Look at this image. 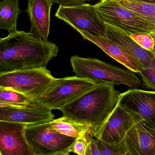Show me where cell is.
Returning a JSON list of instances; mask_svg holds the SVG:
<instances>
[{
  "instance_id": "obj_1",
  "label": "cell",
  "mask_w": 155,
  "mask_h": 155,
  "mask_svg": "<svg viewBox=\"0 0 155 155\" xmlns=\"http://www.w3.org/2000/svg\"><path fill=\"white\" fill-rule=\"evenodd\" d=\"M54 42L17 30L0 39V73L46 67L58 55Z\"/></svg>"
},
{
  "instance_id": "obj_2",
  "label": "cell",
  "mask_w": 155,
  "mask_h": 155,
  "mask_svg": "<svg viewBox=\"0 0 155 155\" xmlns=\"http://www.w3.org/2000/svg\"><path fill=\"white\" fill-rule=\"evenodd\" d=\"M114 85L100 83L60 110L63 116L90 126L94 137L119 104L120 93Z\"/></svg>"
},
{
  "instance_id": "obj_3",
  "label": "cell",
  "mask_w": 155,
  "mask_h": 155,
  "mask_svg": "<svg viewBox=\"0 0 155 155\" xmlns=\"http://www.w3.org/2000/svg\"><path fill=\"white\" fill-rule=\"evenodd\" d=\"M71 65L76 76L98 83L124 85L130 88H137L141 81L136 73L130 70H125L93 58H87L72 56Z\"/></svg>"
},
{
  "instance_id": "obj_4",
  "label": "cell",
  "mask_w": 155,
  "mask_h": 155,
  "mask_svg": "<svg viewBox=\"0 0 155 155\" xmlns=\"http://www.w3.org/2000/svg\"><path fill=\"white\" fill-rule=\"evenodd\" d=\"M46 67L0 73V88L9 89L32 99L46 94L56 83Z\"/></svg>"
},
{
  "instance_id": "obj_5",
  "label": "cell",
  "mask_w": 155,
  "mask_h": 155,
  "mask_svg": "<svg viewBox=\"0 0 155 155\" xmlns=\"http://www.w3.org/2000/svg\"><path fill=\"white\" fill-rule=\"evenodd\" d=\"M25 136L33 155H68L77 138L51 127L50 122L27 126Z\"/></svg>"
},
{
  "instance_id": "obj_6",
  "label": "cell",
  "mask_w": 155,
  "mask_h": 155,
  "mask_svg": "<svg viewBox=\"0 0 155 155\" xmlns=\"http://www.w3.org/2000/svg\"><path fill=\"white\" fill-rule=\"evenodd\" d=\"M99 83L76 76L58 78L46 94L33 100L51 110H61Z\"/></svg>"
},
{
  "instance_id": "obj_7",
  "label": "cell",
  "mask_w": 155,
  "mask_h": 155,
  "mask_svg": "<svg viewBox=\"0 0 155 155\" xmlns=\"http://www.w3.org/2000/svg\"><path fill=\"white\" fill-rule=\"evenodd\" d=\"M104 22L130 33L155 32V25L134 11L120 5L118 0L99 2L95 4Z\"/></svg>"
},
{
  "instance_id": "obj_8",
  "label": "cell",
  "mask_w": 155,
  "mask_h": 155,
  "mask_svg": "<svg viewBox=\"0 0 155 155\" xmlns=\"http://www.w3.org/2000/svg\"><path fill=\"white\" fill-rule=\"evenodd\" d=\"M55 17L74 28L106 37V24L95 5L83 3L73 6L60 5Z\"/></svg>"
},
{
  "instance_id": "obj_9",
  "label": "cell",
  "mask_w": 155,
  "mask_h": 155,
  "mask_svg": "<svg viewBox=\"0 0 155 155\" xmlns=\"http://www.w3.org/2000/svg\"><path fill=\"white\" fill-rule=\"evenodd\" d=\"M143 120L138 113L119 104L94 137L108 143H119L135 124Z\"/></svg>"
},
{
  "instance_id": "obj_10",
  "label": "cell",
  "mask_w": 155,
  "mask_h": 155,
  "mask_svg": "<svg viewBox=\"0 0 155 155\" xmlns=\"http://www.w3.org/2000/svg\"><path fill=\"white\" fill-rule=\"evenodd\" d=\"M27 125L0 120V155H33L25 136Z\"/></svg>"
},
{
  "instance_id": "obj_11",
  "label": "cell",
  "mask_w": 155,
  "mask_h": 155,
  "mask_svg": "<svg viewBox=\"0 0 155 155\" xmlns=\"http://www.w3.org/2000/svg\"><path fill=\"white\" fill-rule=\"evenodd\" d=\"M119 104L138 113L146 125L155 129V91L128 90L120 93Z\"/></svg>"
},
{
  "instance_id": "obj_12",
  "label": "cell",
  "mask_w": 155,
  "mask_h": 155,
  "mask_svg": "<svg viewBox=\"0 0 155 155\" xmlns=\"http://www.w3.org/2000/svg\"><path fill=\"white\" fill-rule=\"evenodd\" d=\"M51 110L35 101L26 107H0V120L24 123L27 126L39 125L54 119Z\"/></svg>"
},
{
  "instance_id": "obj_13",
  "label": "cell",
  "mask_w": 155,
  "mask_h": 155,
  "mask_svg": "<svg viewBox=\"0 0 155 155\" xmlns=\"http://www.w3.org/2000/svg\"><path fill=\"white\" fill-rule=\"evenodd\" d=\"M122 141L127 155H155V129L143 121L135 124Z\"/></svg>"
},
{
  "instance_id": "obj_14",
  "label": "cell",
  "mask_w": 155,
  "mask_h": 155,
  "mask_svg": "<svg viewBox=\"0 0 155 155\" xmlns=\"http://www.w3.org/2000/svg\"><path fill=\"white\" fill-rule=\"evenodd\" d=\"M106 37L127 51L138 63L140 69L147 68L155 57V51L145 49L133 40L129 34L121 29L105 23Z\"/></svg>"
},
{
  "instance_id": "obj_15",
  "label": "cell",
  "mask_w": 155,
  "mask_h": 155,
  "mask_svg": "<svg viewBox=\"0 0 155 155\" xmlns=\"http://www.w3.org/2000/svg\"><path fill=\"white\" fill-rule=\"evenodd\" d=\"M28 13L31 23L30 32L37 38L48 40L50 27L51 10L53 3L50 0H28Z\"/></svg>"
},
{
  "instance_id": "obj_16",
  "label": "cell",
  "mask_w": 155,
  "mask_h": 155,
  "mask_svg": "<svg viewBox=\"0 0 155 155\" xmlns=\"http://www.w3.org/2000/svg\"><path fill=\"white\" fill-rule=\"evenodd\" d=\"M83 39L97 45L106 54L128 69L137 73L140 67L137 61L122 47L107 37H100L91 33L76 29Z\"/></svg>"
},
{
  "instance_id": "obj_17",
  "label": "cell",
  "mask_w": 155,
  "mask_h": 155,
  "mask_svg": "<svg viewBox=\"0 0 155 155\" xmlns=\"http://www.w3.org/2000/svg\"><path fill=\"white\" fill-rule=\"evenodd\" d=\"M51 127L72 137L84 138L89 142L94 137L92 128L89 125L72 120L63 116L50 122Z\"/></svg>"
},
{
  "instance_id": "obj_18",
  "label": "cell",
  "mask_w": 155,
  "mask_h": 155,
  "mask_svg": "<svg viewBox=\"0 0 155 155\" xmlns=\"http://www.w3.org/2000/svg\"><path fill=\"white\" fill-rule=\"evenodd\" d=\"M18 0H3L0 3V29L9 33L17 30V21L21 12Z\"/></svg>"
},
{
  "instance_id": "obj_19",
  "label": "cell",
  "mask_w": 155,
  "mask_h": 155,
  "mask_svg": "<svg viewBox=\"0 0 155 155\" xmlns=\"http://www.w3.org/2000/svg\"><path fill=\"white\" fill-rule=\"evenodd\" d=\"M121 6L138 13L155 25V4L134 0H118Z\"/></svg>"
},
{
  "instance_id": "obj_20",
  "label": "cell",
  "mask_w": 155,
  "mask_h": 155,
  "mask_svg": "<svg viewBox=\"0 0 155 155\" xmlns=\"http://www.w3.org/2000/svg\"><path fill=\"white\" fill-rule=\"evenodd\" d=\"M34 100L24 94L9 89L0 88V101L11 104H27Z\"/></svg>"
},
{
  "instance_id": "obj_21",
  "label": "cell",
  "mask_w": 155,
  "mask_h": 155,
  "mask_svg": "<svg viewBox=\"0 0 155 155\" xmlns=\"http://www.w3.org/2000/svg\"><path fill=\"white\" fill-rule=\"evenodd\" d=\"M137 73L142 80L144 87L155 90V57L147 68L140 69Z\"/></svg>"
},
{
  "instance_id": "obj_22",
  "label": "cell",
  "mask_w": 155,
  "mask_h": 155,
  "mask_svg": "<svg viewBox=\"0 0 155 155\" xmlns=\"http://www.w3.org/2000/svg\"><path fill=\"white\" fill-rule=\"evenodd\" d=\"M97 139L101 155H127L122 141L110 143Z\"/></svg>"
},
{
  "instance_id": "obj_23",
  "label": "cell",
  "mask_w": 155,
  "mask_h": 155,
  "mask_svg": "<svg viewBox=\"0 0 155 155\" xmlns=\"http://www.w3.org/2000/svg\"><path fill=\"white\" fill-rule=\"evenodd\" d=\"M129 35L141 48L150 51H155V40L151 34L138 32L130 33Z\"/></svg>"
},
{
  "instance_id": "obj_24",
  "label": "cell",
  "mask_w": 155,
  "mask_h": 155,
  "mask_svg": "<svg viewBox=\"0 0 155 155\" xmlns=\"http://www.w3.org/2000/svg\"><path fill=\"white\" fill-rule=\"evenodd\" d=\"M88 143L84 138H78L70 148V153L73 152L79 155H85Z\"/></svg>"
},
{
  "instance_id": "obj_25",
  "label": "cell",
  "mask_w": 155,
  "mask_h": 155,
  "mask_svg": "<svg viewBox=\"0 0 155 155\" xmlns=\"http://www.w3.org/2000/svg\"><path fill=\"white\" fill-rule=\"evenodd\" d=\"M85 155H101L97 138L93 137L88 143Z\"/></svg>"
},
{
  "instance_id": "obj_26",
  "label": "cell",
  "mask_w": 155,
  "mask_h": 155,
  "mask_svg": "<svg viewBox=\"0 0 155 155\" xmlns=\"http://www.w3.org/2000/svg\"><path fill=\"white\" fill-rule=\"evenodd\" d=\"M52 3H57L62 6H73L84 3L86 1L94 0H50Z\"/></svg>"
},
{
  "instance_id": "obj_27",
  "label": "cell",
  "mask_w": 155,
  "mask_h": 155,
  "mask_svg": "<svg viewBox=\"0 0 155 155\" xmlns=\"http://www.w3.org/2000/svg\"><path fill=\"white\" fill-rule=\"evenodd\" d=\"M136 1L140 2H146V3H151L155 4V0H134Z\"/></svg>"
},
{
  "instance_id": "obj_28",
  "label": "cell",
  "mask_w": 155,
  "mask_h": 155,
  "mask_svg": "<svg viewBox=\"0 0 155 155\" xmlns=\"http://www.w3.org/2000/svg\"><path fill=\"white\" fill-rule=\"evenodd\" d=\"M151 35H152V36H153V38H154V39H155V32L152 33V34H151Z\"/></svg>"
},
{
  "instance_id": "obj_29",
  "label": "cell",
  "mask_w": 155,
  "mask_h": 155,
  "mask_svg": "<svg viewBox=\"0 0 155 155\" xmlns=\"http://www.w3.org/2000/svg\"><path fill=\"white\" fill-rule=\"evenodd\" d=\"M100 2H105L107 1H109V0H99Z\"/></svg>"
}]
</instances>
